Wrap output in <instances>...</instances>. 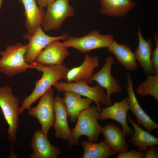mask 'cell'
I'll use <instances>...</instances> for the list:
<instances>
[{
  "mask_svg": "<svg viewBox=\"0 0 158 158\" xmlns=\"http://www.w3.org/2000/svg\"><path fill=\"white\" fill-rule=\"evenodd\" d=\"M137 35L138 44L134 52L136 60L146 75H154V71L151 61L152 50V39H145L139 27Z\"/></svg>",
  "mask_w": 158,
  "mask_h": 158,
  "instance_id": "cell-16",
  "label": "cell"
},
{
  "mask_svg": "<svg viewBox=\"0 0 158 158\" xmlns=\"http://www.w3.org/2000/svg\"><path fill=\"white\" fill-rule=\"evenodd\" d=\"M107 144L118 153L129 150L125 139L126 135L120 127L112 123L106 124L102 128V133Z\"/></svg>",
  "mask_w": 158,
  "mask_h": 158,
  "instance_id": "cell-18",
  "label": "cell"
},
{
  "mask_svg": "<svg viewBox=\"0 0 158 158\" xmlns=\"http://www.w3.org/2000/svg\"><path fill=\"white\" fill-rule=\"evenodd\" d=\"M54 89L51 87L40 97L36 106L31 107L28 109V115L38 119L42 130L47 134L52 126L54 120Z\"/></svg>",
  "mask_w": 158,
  "mask_h": 158,
  "instance_id": "cell-8",
  "label": "cell"
},
{
  "mask_svg": "<svg viewBox=\"0 0 158 158\" xmlns=\"http://www.w3.org/2000/svg\"><path fill=\"white\" fill-rule=\"evenodd\" d=\"M30 145L33 150L30 156V158H57L61 154L59 148L51 143L47 134L40 129L34 132Z\"/></svg>",
  "mask_w": 158,
  "mask_h": 158,
  "instance_id": "cell-13",
  "label": "cell"
},
{
  "mask_svg": "<svg viewBox=\"0 0 158 158\" xmlns=\"http://www.w3.org/2000/svg\"><path fill=\"white\" fill-rule=\"evenodd\" d=\"M107 51L113 54L126 70L133 71L138 69V65L135 53L127 45L119 44L114 40L107 48Z\"/></svg>",
  "mask_w": 158,
  "mask_h": 158,
  "instance_id": "cell-20",
  "label": "cell"
},
{
  "mask_svg": "<svg viewBox=\"0 0 158 158\" xmlns=\"http://www.w3.org/2000/svg\"><path fill=\"white\" fill-rule=\"evenodd\" d=\"M127 120L132 125L134 131L128 140L129 142L145 152L149 146L158 145L157 138L142 129L128 115H127Z\"/></svg>",
  "mask_w": 158,
  "mask_h": 158,
  "instance_id": "cell-23",
  "label": "cell"
},
{
  "mask_svg": "<svg viewBox=\"0 0 158 158\" xmlns=\"http://www.w3.org/2000/svg\"><path fill=\"white\" fill-rule=\"evenodd\" d=\"M23 5L25 25L28 34H32L42 25L45 14L43 8L37 5L36 0H19Z\"/></svg>",
  "mask_w": 158,
  "mask_h": 158,
  "instance_id": "cell-19",
  "label": "cell"
},
{
  "mask_svg": "<svg viewBox=\"0 0 158 158\" xmlns=\"http://www.w3.org/2000/svg\"><path fill=\"white\" fill-rule=\"evenodd\" d=\"M130 110L128 97L121 101L114 102L112 105L107 107L101 110L99 113V119L104 120L111 119L118 122L122 127L126 135L130 137L134 133L127 122V113Z\"/></svg>",
  "mask_w": 158,
  "mask_h": 158,
  "instance_id": "cell-11",
  "label": "cell"
},
{
  "mask_svg": "<svg viewBox=\"0 0 158 158\" xmlns=\"http://www.w3.org/2000/svg\"><path fill=\"white\" fill-rule=\"evenodd\" d=\"M54 114L52 126L55 130V137L67 140L71 130L68 123V116L63 99L58 95L54 98Z\"/></svg>",
  "mask_w": 158,
  "mask_h": 158,
  "instance_id": "cell-15",
  "label": "cell"
},
{
  "mask_svg": "<svg viewBox=\"0 0 158 158\" xmlns=\"http://www.w3.org/2000/svg\"><path fill=\"white\" fill-rule=\"evenodd\" d=\"M3 1V0H0V11L2 8Z\"/></svg>",
  "mask_w": 158,
  "mask_h": 158,
  "instance_id": "cell-30",
  "label": "cell"
},
{
  "mask_svg": "<svg viewBox=\"0 0 158 158\" xmlns=\"http://www.w3.org/2000/svg\"><path fill=\"white\" fill-rule=\"evenodd\" d=\"M137 88L136 93L143 97L150 95L158 102V74L147 76Z\"/></svg>",
  "mask_w": 158,
  "mask_h": 158,
  "instance_id": "cell-25",
  "label": "cell"
},
{
  "mask_svg": "<svg viewBox=\"0 0 158 158\" xmlns=\"http://www.w3.org/2000/svg\"><path fill=\"white\" fill-rule=\"evenodd\" d=\"M46 7L42 25L46 32L58 29L66 18L75 15L74 9L69 0H55Z\"/></svg>",
  "mask_w": 158,
  "mask_h": 158,
  "instance_id": "cell-6",
  "label": "cell"
},
{
  "mask_svg": "<svg viewBox=\"0 0 158 158\" xmlns=\"http://www.w3.org/2000/svg\"><path fill=\"white\" fill-rule=\"evenodd\" d=\"M59 40L54 41L47 45L38 56L36 61L47 66L63 64L69 53L63 42Z\"/></svg>",
  "mask_w": 158,
  "mask_h": 158,
  "instance_id": "cell-14",
  "label": "cell"
},
{
  "mask_svg": "<svg viewBox=\"0 0 158 158\" xmlns=\"http://www.w3.org/2000/svg\"><path fill=\"white\" fill-rule=\"evenodd\" d=\"M27 44L17 43L8 46L4 51H0V72L8 77L25 72L30 68V64L26 63L25 56Z\"/></svg>",
  "mask_w": 158,
  "mask_h": 158,
  "instance_id": "cell-4",
  "label": "cell"
},
{
  "mask_svg": "<svg viewBox=\"0 0 158 158\" xmlns=\"http://www.w3.org/2000/svg\"><path fill=\"white\" fill-rule=\"evenodd\" d=\"M19 104V99L13 95L10 87H0V107L8 126L7 140L12 144H17V131L20 114Z\"/></svg>",
  "mask_w": 158,
  "mask_h": 158,
  "instance_id": "cell-3",
  "label": "cell"
},
{
  "mask_svg": "<svg viewBox=\"0 0 158 158\" xmlns=\"http://www.w3.org/2000/svg\"><path fill=\"white\" fill-rule=\"evenodd\" d=\"M127 85L125 87L129 99L130 110L134 114L137 120V124L143 126L147 132L151 133L158 128V125L154 122L144 111L140 105L134 90L131 75L128 73L126 76Z\"/></svg>",
  "mask_w": 158,
  "mask_h": 158,
  "instance_id": "cell-12",
  "label": "cell"
},
{
  "mask_svg": "<svg viewBox=\"0 0 158 158\" xmlns=\"http://www.w3.org/2000/svg\"><path fill=\"white\" fill-rule=\"evenodd\" d=\"M89 85L84 81L72 83L58 81L54 86L59 92H71L90 99L95 102L99 113L101 110L100 103L106 104V93L98 84L93 87Z\"/></svg>",
  "mask_w": 158,
  "mask_h": 158,
  "instance_id": "cell-7",
  "label": "cell"
},
{
  "mask_svg": "<svg viewBox=\"0 0 158 158\" xmlns=\"http://www.w3.org/2000/svg\"><path fill=\"white\" fill-rule=\"evenodd\" d=\"M114 62L113 57L111 55H109L106 58L105 63L101 69L93 74L87 81L89 85L93 82H96L106 90L107 107L111 105V94H117L120 92L122 90L119 82L111 74V69Z\"/></svg>",
  "mask_w": 158,
  "mask_h": 158,
  "instance_id": "cell-10",
  "label": "cell"
},
{
  "mask_svg": "<svg viewBox=\"0 0 158 158\" xmlns=\"http://www.w3.org/2000/svg\"><path fill=\"white\" fill-rule=\"evenodd\" d=\"M63 99L68 116L73 123L76 122L81 112L89 108L92 102L89 98H82L80 95L70 91L64 92Z\"/></svg>",
  "mask_w": 158,
  "mask_h": 158,
  "instance_id": "cell-21",
  "label": "cell"
},
{
  "mask_svg": "<svg viewBox=\"0 0 158 158\" xmlns=\"http://www.w3.org/2000/svg\"><path fill=\"white\" fill-rule=\"evenodd\" d=\"M145 152L135 149L118 153L117 158H144Z\"/></svg>",
  "mask_w": 158,
  "mask_h": 158,
  "instance_id": "cell-27",
  "label": "cell"
},
{
  "mask_svg": "<svg viewBox=\"0 0 158 158\" xmlns=\"http://www.w3.org/2000/svg\"><path fill=\"white\" fill-rule=\"evenodd\" d=\"M99 116L96 106L92 105L81 111L67 140L69 145H78V139L83 135L86 136L90 141L96 142L99 135L102 133V127L97 121Z\"/></svg>",
  "mask_w": 158,
  "mask_h": 158,
  "instance_id": "cell-2",
  "label": "cell"
},
{
  "mask_svg": "<svg viewBox=\"0 0 158 158\" xmlns=\"http://www.w3.org/2000/svg\"><path fill=\"white\" fill-rule=\"evenodd\" d=\"M144 158H158V150L155 145H152L148 147L145 152Z\"/></svg>",
  "mask_w": 158,
  "mask_h": 158,
  "instance_id": "cell-28",
  "label": "cell"
},
{
  "mask_svg": "<svg viewBox=\"0 0 158 158\" xmlns=\"http://www.w3.org/2000/svg\"><path fill=\"white\" fill-rule=\"evenodd\" d=\"M99 61L98 57L87 54L81 65L68 70L66 76L67 82L72 83L84 81L87 82L93 75L95 69L98 66Z\"/></svg>",
  "mask_w": 158,
  "mask_h": 158,
  "instance_id": "cell-17",
  "label": "cell"
},
{
  "mask_svg": "<svg viewBox=\"0 0 158 158\" xmlns=\"http://www.w3.org/2000/svg\"><path fill=\"white\" fill-rule=\"evenodd\" d=\"M154 40L155 47L152 50L151 56V61L153 67L154 74H158V36L157 32H155Z\"/></svg>",
  "mask_w": 158,
  "mask_h": 158,
  "instance_id": "cell-26",
  "label": "cell"
},
{
  "mask_svg": "<svg viewBox=\"0 0 158 158\" xmlns=\"http://www.w3.org/2000/svg\"><path fill=\"white\" fill-rule=\"evenodd\" d=\"M114 40L111 34L102 35L98 30H93L81 37L69 36L63 42L67 48L72 47L85 53L96 49L107 48Z\"/></svg>",
  "mask_w": 158,
  "mask_h": 158,
  "instance_id": "cell-5",
  "label": "cell"
},
{
  "mask_svg": "<svg viewBox=\"0 0 158 158\" xmlns=\"http://www.w3.org/2000/svg\"><path fill=\"white\" fill-rule=\"evenodd\" d=\"M101 13L109 16L122 17L131 11L136 3L131 0H100Z\"/></svg>",
  "mask_w": 158,
  "mask_h": 158,
  "instance_id": "cell-22",
  "label": "cell"
},
{
  "mask_svg": "<svg viewBox=\"0 0 158 158\" xmlns=\"http://www.w3.org/2000/svg\"><path fill=\"white\" fill-rule=\"evenodd\" d=\"M80 143L84 148L82 158H107L118 152L109 146L104 140L99 143L83 140Z\"/></svg>",
  "mask_w": 158,
  "mask_h": 158,
  "instance_id": "cell-24",
  "label": "cell"
},
{
  "mask_svg": "<svg viewBox=\"0 0 158 158\" xmlns=\"http://www.w3.org/2000/svg\"><path fill=\"white\" fill-rule=\"evenodd\" d=\"M55 0H37L39 6L43 8L46 7L49 4Z\"/></svg>",
  "mask_w": 158,
  "mask_h": 158,
  "instance_id": "cell-29",
  "label": "cell"
},
{
  "mask_svg": "<svg viewBox=\"0 0 158 158\" xmlns=\"http://www.w3.org/2000/svg\"><path fill=\"white\" fill-rule=\"evenodd\" d=\"M30 68L35 69L42 73L41 78L35 82V87L31 94L24 98L20 107L22 114L40 98L47 91L60 79H66L69 70L62 64L53 66L44 65L36 61L30 64Z\"/></svg>",
  "mask_w": 158,
  "mask_h": 158,
  "instance_id": "cell-1",
  "label": "cell"
},
{
  "mask_svg": "<svg viewBox=\"0 0 158 158\" xmlns=\"http://www.w3.org/2000/svg\"><path fill=\"white\" fill-rule=\"evenodd\" d=\"M68 37L67 33L56 37L49 36L45 33L41 26L32 34H24V38L29 41L25 56V62L29 64L32 63L36 61L38 56L49 43L55 40H65Z\"/></svg>",
  "mask_w": 158,
  "mask_h": 158,
  "instance_id": "cell-9",
  "label": "cell"
}]
</instances>
